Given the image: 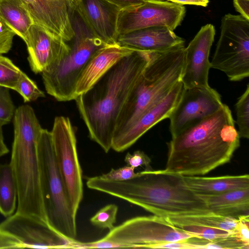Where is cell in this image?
Segmentation results:
<instances>
[{"instance_id": "484cf974", "label": "cell", "mask_w": 249, "mask_h": 249, "mask_svg": "<svg viewBox=\"0 0 249 249\" xmlns=\"http://www.w3.org/2000/svg\"><path fill=\"white\" fill-rule=\"evenodd\" d=\"M16 108L9 89L0 87V158L9 151L4 142L3 127L13 119Z\"/></svg>"}, {"instance_id": "ffe728a7", "label": "cell", "mask_w": 249, "mask_h": 249, "mask_svg": "<svg viewBox=\"0 0 249 249\" xmlns=\"http://www.w3.org/2000/svg\"><path fill=\"white\" fill-rule=\"evenodd\" d=\"M117 43L137 50L159 52L184 44V40L165 26H153L119 36Z\"/></svg>"}, {"instance_id": "f546056e", "label": "cell", "mask_w": 249, "mask_h": 249, "mask_svg": "<svg viewBox=\"0 0 249 249\" xmlns=\"http://www.w3.org/2000/svg\"><path fill=\"white\" fill-rule=\"evenodd\" d=\"M24 103L32 102L45 97L44 92L23 71H22L15 89Z\"/></svg>"}, {"instance_id": "ac0fdd59", "label": "cell", "mask_w": 249, "mask_h": 249, "mask_svg": "<svg viewBox=\"0 0 249 249\" xmlns=\"http://www.w3.org/2000/svg\"><path fill=\"white\" fill-rule=\"evenodd\" d=\"M23 40L28 50L30 67L36 74L41 73L70 48L68 42L36 24L29 28Z\"/></svg>"}, {"instance_id": "44dd1931", "label": "cell", "mask_w": 249, "mask_h": 249, "mask_svg": "<svg viewBox=\"0 0 249 249\" xmlns=\"http://www.w3.org/2000/svg\"><path fill=\"white\" fill-rule=\"evenodd\" d=\"M186 186L196 194L215 195L249 188L248 174L206 177L182 176Z\"/></svg>"}, {"instance_id": "83f0119b", "label": "cell", "mask_w": 249, "mask_h": 249, "mask_svg": "<svg viewBox=\"0 0 249 249\" xmlns=\"http://www.w3.org/2000/svg\"><path fill=\"white\" fill-rule=\"evenodd\" d=\"M236 122L240 138H249V84L235 104Z\"/></svg>"}, {"instance_id": "d4e9b609", "label": "cell", "mask_w": 249, "mask_h": 249, "mask_svg": "<svg viewBox=\"0 0 249 249\" xmlns=\"http://www.w3.org/2000/svg\"><path fill=\"white\" fill-rule=\"evenodd\" d=\"M18 203V188L10 163H0V213L8 217L14 214Z\"/></svg>"}, {"instance_id": "7a4b0ae2", "label": "cell", "mask_w": 249, "mask_h": 249, "mask_svg": "<svg viewBox=\"0 0 249 249\" xmlns=\"http://www.w3.org/2000/svg\"><path fill=\"white\" fill-rule=\"evenodd\" d=\"M150 56L151 52L136 50L120 60L75 99L90 138L106 153L111 149L121 111Z\"/></svg>"}, {"instance_id": "74e56055", "label": "cell", "mask_w": 249, "mask_h": 249, "mask_svg": "<svg viewBox=\"0 0 249 249\" xmlns=\"http://www.w3.org/2000/svg\"><path fill=\"white\" fill-rule=\"evenodd\" d=\"M235 10L240 15L249 20V0H233Z\"/></svg>"}, {"instance_id": "5b68a950", "label": "cell", "mask_w": 249, "mask_h": 249, "mask_svg": "<svg viewBox=\"0 0 249 249\" xmlns=\"http://www.w3.org/2000/svg\"><path fill=\"white\" fill-rule=\"evenodd\" d=\"M184 49V44H182L164 51L151 52L150 59L121 111L113 136L130 127L180 81L185 62Z\"/></svg>"}, {"instance_id": "3957f363", "label": "cell", "mask_w": 249, "mask_h": 249, "mask_svg": "<svg viewBox=\"0 0 249 249\" xmlns=\"http://www.w3.org/2000/svg\"><path fill=\"white\" fill-rule=\"evenodd\" d=\"M87 186L137 205L165 218L211 212L185 185L182 176L160 170H144L124 181L87 178Z\"/></svg>"}, {"instance_id": "f1b7e54d", "label": "cell", "mask_w": 249, "mask_h": 249, "mask_svg": "<svg viewBox=\"0 0 249 249\" xmlns=\"http://www.w3.org/2000/svg\"><path fill=\"white\" fill-rule=\"evenodd\" d=\"M22 71L10 59L0 54V87L15 90Z\"/></svg>"}, {"instance_id": "d6a6232c", "label": "cell", "mask_w": 249, "mask_h": 249, "mask_svg": "<svg viewBox=\"0 0 249 249\" xmlns=\"http://www.w3.org/2000/svg\"><path fill=\"white\" fill-rule=\"evenodd\" d=\"M124 161L128 166L134 169L141 166L144 167V170H153L150 165V158L142 151L137 150L132 154L127 153L125 156Z\"/></svg>"}, {"instance_id": "9a60e30c", "label": "cell", "mask_w": 249, "mask_h": 249, "mask_svg": "<svg viewBox=\"0 0 249 249\" xmlns=\"http://www.w3.org/2000/svg\"><path fill=\"white\" fill-rule=\"evenodd\" d=\"M215 28L211 24L202 26L185 47V62L180 81L185 89L208 87L211 68L209 55L214 41Z\"/></svg>"}, {"instance_id": "4fadbf2b", "label": "cell", "mask_w": 249, "mask_h": 249, "mask_svg": "<svg viewBox=\"0 0 249 249\" xmlns=\"http://www.w3.org/2000/svg\"><path fill=\"white\" fill-rule=\"evenodd\" d=\"M0 229L17 238L24 248H72L77 241L65 238L45 221L16 212L0 223Z\"/></svg>"}, {"instance_id": "f35d334b", "label": "cell", "mask_w": 249, "mask_h": 249, "mask_svg": "<svg viewBox=\"0 0 249 249\" xmlns=\"http://www.w3.org/2000/svg\"><path fill=\"white\" fill-rule=\"evenodd\" d=\"M165 0L180 5H195L206 7L209 2V0Z\"/></svg>"}, {"instance_id": "8992f818", "label": "cell", "mask_w": 249, "mask_h": 249, "mask_svg": "<svg viewBox=\"0 0 249 249\" xmlns=\"http://www.w3.org/2000/svg\"><path fill=\"white\" fill-rule=\"evenodd\" d=\"M74 36L68 42L69 50L41 73L47 93L60 102L76 98L80 74L92 55L107 45L95 37L75 13L72 20Z\"/></svg>"}, {"instance_id": "30bf717a", "label": "cell", "mask_w": 249, "mask_h": 249, "mask_svg": "<svg viewBox=\"0 0 249 249\" xmlns=\"http://www.w3.org/2000/svg\"><path fill=\"white\" fill-rule=\"evenodd\" d=\"M51 132L58 171L71 209L76 215L83 198V186L76 136L70 119L56 117Z\"/></svg>"}, {"instance_id": "603a6c76", "label": "cell", "mask_w": 249, "mask_h": 249, "mask_svg": "<svg viewBox=\"0 0 249 249\" xmlns=\"http://www.w3.org/2000/svg\"><path fill=\"white\" fill-rule=\"evenodd\" d=\"M0 15L6 24L23 40L34 24L22 0H0Z\"/></svg>"}, {"instance_id": "e575fe53", "label": "cell", "mask_w": 249, "mask_h": 249, "mask_svg": "<svg viewBox=\"0 0 249 249\" xmlns=\"http://www.w3.org/2000/svg\"><path fill=\"white\" fill-rule=\"evenodd\" d=\"M232 234L249 249V215L238 216L237 225Z\"/></svg>"}, {"instance_id": "836d02e7", "label": "cell", "mask_w": 249, "mask_h": 249, "mask_svg": "<svg viewBox=\"0 0 249 249\" xmlns=\"http://www.w3.org/2000/svg\"><path fill=\"white\" fill-rule=\"evenodd\" d=\"M15 35L16 33L6 24L0 15V54L10 51Z\"/></svg>"}, {"instance_id": "8fae6325", "label": "cell", "mask_w": 249, "mask_h": 249, "mask_svg": "<svg viewBox=\"0 0 249 249\" xmlns=\"http://www.w3.org/2000/svg\"><path fill=\"white\" fill-rule=\"evenodd\" d=\"M186 9L182 5L160 0H147L140 5L121 10L118 19L119 36L153 26H165L172 31L182 22Z\"/></svg>"}, {"instance_id": "8d00e7d4", "label": "cell", "mask_w": 249, "mask_h": 249, "mask_svg": "<svg viewBox=\"0 0 249 249\" xmlns=\"http://www.w3.org/2000/svg\"><path fill=\"white\" fill-rule=\"evenodd\" d=\"M119 8L121 10H129L135 8L147 0H104Z\"/></svg>"}, {"instance_id": "d6986e66", "label": "cell", "mask_w": 249, "mask_h": 249, "mask_svg": "<svg viewBox=\"0 0 249 249\" xmlns=\"http://www.w3.org/2000/svg\"><path fill=\"white\" fill-rule=\"evenodd\" d=\"M136 50H137L118 43L98 50L88 62L79 76L76 86V97L89 89L120 60Z\"/></svg>"}, {"instance_id": "277c9868", "label": "cell", "mask_w": 249, "mask_h": 249, "mask_svg": "<svg viewBox=\"0 0 249 249\" xmlns=\"http://www.w3.org/2000/svg\"><path fill=\"white\" fill-rule=\"evenodd\" d=\"M13 120L14 139L10 164L18 188L16 212L32 215L47 222L41 193L37 151V142L43 128L33 108L29 105L16 108Z\"/></svg>"}, {"instance_id": "52a82bcc", "label": "cell", "mask_w": 249, "mask_h": 249, "mask_svg": "<svg viewBox=\"0 0 249 249\" xmlns=\"http://www.w3.org/2000/svg\"><path fill=\"white\" fill-rule=\"evenodd\" d=\"M40 182L47 222L57 233L76 241V217L67 198L54 158L51 131L43 128L37 142Z\"/></svg>"}, {"instance_id": "9c48e42d", "label": "cell", "mask_w": 249, "mask_h": 249, "mask_svg": "<svg viewBox=\"0 0 249 249\" xmlns=\"http://www.w3.org/2000/svg\"><path fill=\"white\" fill-rule=\"evenodd\" d=\"M211 68L222 71L231 81L249 76V20L241 15H225L210 62Z\"/></svg>"}, {"instance_id": "4316f807", "label": "cell", "mask_w": 249, "mask_h": 249, "mask_svg": "<svg viewBox=\"0 0 249 249\" xmlns=\"http://www.w3.org/2000/svg\"><path fill=\"white\" fill-rule=\"evenodd\" d=\"M175 226L193 235L196 238L207 242H213L226 238L232 233L225 230L196 224H179Z\"/></svg>"}, {"instance_id": "ba28073f", "label": "cell", "mask_w": 249, "mask_h": 249, "mask_svg": "<svg viewBox=\"0 0 249 249\" xmlns=\"http://www.w3.org/2000/svg\"><path fill=\"white\" fill-rule=\"evenodd\" d=\"M193 235L156 215L129 219L114 227L100 240L82 243L83 249L148 248L166 243L186 241Z\"/></svg>"}, {"instance_id": "d590c367", "label": "cell", "mask_w": 249, "mask_h": 249, "mask_svg": "<svg viewBox=\"0 0 249 249\" xmlns=\"http://www.w3.org/2000/svg\"><path fill=\"white\" fill-rule=\"evenodd\" d=\"M24 248L17 238L0 229V249Z\"/></svg>"}, {"instance_id": "cb8c5ba5", "label": "cell", "mask_w": 249, "mask_h": 249, "mask_svg": "<svg viewBox=\"0 0 249 249\" xmlns=\"http://www.w3.org/2000/svg\"><path fill=\"white\" fill-rule=\"evenodd\" d=\"M174 226L179 224H196L219 228L233 233L238 218L225 216L212 212L192 214L169 216L164 218Z\"/></svg>"}, {"instance_id": "e0dca14e", "label": "cell", "mask_w": 249, "mask_h": 249, "mask_svg": "<svg viewBox=\"0 0 249 249\" xmlns=\"http://www.w3.org/2000/svg\"><path fill=\"white\" fill-rule=\"evenodd\" d=\"M117 7L104 0H80L76 13L93 35L107 45L117 43Z\"/></svg>"}, {"instance_id": "5bb4252c", "label": "cell", "mask_w": 249, "mask_h": 249, "mask_svg": "<svg viewBox=\"0 0 249 249\" xmlns=\"http://www.w3.org/2000/svg\"><path fill=\"white\" fill-rule=\"evenodd\" d=\"M22 0L34 24L66 42L73 38L72 20L80 0Z\"/></svg>"}, {"instance_id": "4dcf8cb0", "label": "cell", "mask_w": 249, "mask_h": 249, "mask_svg": "<svg viewBox=\"0 0 249 249\" xmlns=\"http://www.w3.org/2000/svg\"><path fill=\"white\" fill-rule=\"evenodd\" d=\"M118 207L114 204H108L100 209L90 219V223L94 226L107 229L109 231L115 226Z\"/></svg>"}, {"instance_id": "7402d4cb", "label": "cell", "mask_w": 249, "mask_h": 249, "mask_svg": "<svg viewBox=\"0 0 249 249\" xmlns=\"http://www.w3.org/2000/svg\"><path fill=\"white\" fill-rule=\"evenodd\" d=\"M196 195L215 213L236 218L249 215V188L215 195Z\"/></svg>"}, {"instance_id": "1f68e13d", "label": "cell", "mask_w": 249, "mask_h": 249, "mask_svg": "<svg viewBox=\"0 0 249 249\" xmlns=\"http://www.w3.org/2000/svg\"><path fill=\"white\" fill-rule=\"evenodd\" d=\"M135 169L129 166H125L117 169H111L106 174L99 176L101 178L113 181H122L130 179L138 175Z\"/></svg>"}, {"instance_id": "7c38bea8", "label": "cell", "mask_w": 249, "mask_h": 249, "mask_svg": "<svg viewBox=\"0 0 249 249\" xmlns=\"http://www.w3.org/2000/svg\"><path fill=\"white\" fill-rule=\"evenodd\" d=\"M223 105L220 94L210 86L184 88L169 117L171 137L214 113Z\"/></svg>"}, {"instance_id": "6da1fadb", "label": "cell", "mask_w": 249, "mask_h": 249, "mask_svg": "<svg viewBox=\"0 0 249 249\" xmlns=\"http://www.w3.org/2000/svg\"><path fill=\"white\" fill-rule=\"evenodd\" d=\"M229 107L223 104L212 115L171 137L165 172L204 175L228 163L240 146Z\"/></svg>"}, {"instance_id": "2e32d148", "label": "cell", "mask_w": 249, "mask_h": 249, "mask_svg": "<svg viewBox=\"0 0 249 249\" xmlns=\"http://www.w3.org/2000/svg\"><path fill=\"white\" fill-rule=\"evenodd\" d=\"M184 89L181 82L178 83L163 99L144 111L130 127L114 136L111 148L118 152L125 151L157 124L169 118Z\"/></svg>"}]
</instances>
